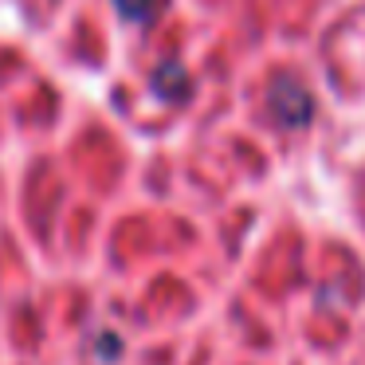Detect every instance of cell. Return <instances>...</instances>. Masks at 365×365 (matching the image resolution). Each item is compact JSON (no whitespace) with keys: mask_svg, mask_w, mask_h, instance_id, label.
I'll list each match as a JSON object with an SVG mask.
<instances>
[{"mask_svg":"<svg viewBox=\"0 0 365 365\" xmlns=\"http://www.w3.org/2000/svg\"><path fill=\"white\" fill-rule=\"evenodd\" d=\"M267 110L279 126L294 130V126H307V122L314 118V98H310V91L302 87L294 75H279V79L271 83Z\"/></svg>","mask_w":365,"mask_h":365,"instance_id":"cell-1","label":"cell"},{"mask_svg":"<svg viewBox=\"0 0 365 365\" xmlns=\"http://www.w3.org/2000/svg\"><path fill=\"white\" fill-rule=\"evenodd\" d=\"M153 87H158V95H165V98H181L185 91H189V75H185V67L165 63L158 75H153Z\"/></svg>","mask_w":365,"mask_h":365,"instance_id":"cell-2","label":"cell"},{"mask_svg":"<svg viewBox=\"0 0 365 365\" xmlns=\"http://www.w3.org/2000/svg\"><path fill=\"white\" fill-rule=\"evenodd\" d=\"M114 9H118L126 20L145 24V20H153V12L161 9V0H114Z\"/></svg>","mask_w":365,"mask_h":365,"instance_id":"cell-3","label":"cell"}]
</instances>
